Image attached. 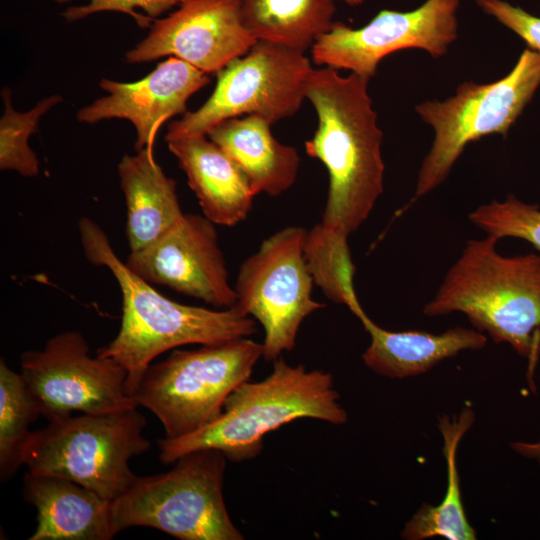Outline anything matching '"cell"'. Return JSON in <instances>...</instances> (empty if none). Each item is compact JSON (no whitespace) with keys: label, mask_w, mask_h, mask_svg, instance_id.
<instances>
[{"label":"cell","mask_w":540,"mask_h":540,"mask_svg":"<svg viewBox=\"0 0 540 540\" xmlns=\"http://www.w3.org/2000/svg\"><path fill=\"white\" fill-rule=\"evenodd\" d=\"M368 82L367 77L352 72L341 76L326 66L312 70L306 90L318 128L305 149L329 173L321 224L345 237L367 220L384 189L383 132Z\"/></svg>","instance_id":"cell-1"},{"label":"cell","mask_w":540,"mask_h":540,"mask_svg":"<svg viewBox=\"0 0 540 540\" xmlns=\"http://www.w3.org/2000/svg\"><path fill=\"white\" fill-rule=\"evenodd\" d=\"M78 228L87 260L107 267L122 293L120 330L96 355L114 359L127 371L125 385L130 396L162 353L186 344H213L257 332L255 319L236 306L210 310L166 298L119 259L93 220L82 217Z\"/></svg>","instance_id":"cell-2"},{"label":"cell","mask_w":540,"mask_h":540,"mask_svg":"<svg viewBox=\"0 0 540 540\" xmlns=\"http://www.w3.org/2000/svg\"><path fill=\"white\" fill-rule=\"evenodd\" d=\"M299 418L342 425L348 415L331 373L292 366L279 357L265 379L239 385L215 421L183 437L159 439V457L173 464L188 452L211 448L232 462L247 461L260 454L267 433Z\"/></svg>","instance_id":"cell-3"},{"label":"cell","mask_w":540,"mask_h":540,"mask_svg":"<svg viewBox=\"0 0 540 540\" xmlns=\"http://www.w3.org/2000/svg\"><path fill=\"white\" fill-rule=\"evenodd\" d=\"M497 241L468 240L423 312L464 313L477 330L527 358L531 378L540 351V256H502Z\"/></svg>","instance_id":"cell-4"},{"label":"cell","mask_w":540,"mask_h":540,"mask_svg":"<svg viewBox=\"0 0 540 540\" xmlns=\"http://www.w3.org/2000/svg\"><path fill=\"white\" fill-rule=\"evenodd\" d=\"M225 455L198 449L178 458L165 473L137 476L111 502L115 535L150 527L180 540H243L223 498Z\"/></svg>","instance_id":"cell-5"},{"label":"cell","mask_w":540,"mask_h":540,"mask_svg":"<svg viewBox=\"0 0 540 540\" xmlns=\"http://www.w3.org/2000/svg\"><path fill=\"white\" fill-rule=\"evenodd\" d=\"M136 408L67 416L32 431L23 465L37 475L74 481L113 501L134 482L129 461L147 452L144 416Z\"/></svg>","instance_id":"cell-6"},{"label":"cell","mask_w":540,"mask_h":540,"mask_svg":"<svg viewBox=\"0 0 540 540\" xmlns=\"http://www.w3.org/2000/svg\"><path fill=\"white\" fill-rule=\"evenodd\" d=\"M260 358L263 345L250 337L175 350L148 367L133 398L159 419L165 438L183 437L220 416Z\"/></svg>","instance_id":"cell-7"},{"label":"cell","mask_w":540,"mask_h":540,"mask_svg":"<svg viewBox=\"0 0 540 540\" xmlns=\"http://www.w3.org/2000/svg\"><path fill=\"white\" fill-rule=\"evenodd\" d=\"M540 86V51L526 48L515 66L492 83H461L454 96L418 104L415 112L435 133L419 169L416 197L448 177L467 144L499 134L506 137Z\"/></svg>","instance_id":"cell-8"},{"label":"cell","mask_w":540,"mask_h":540,"mask_svg":"<svg viewBox=\"0 0 540 540\" xmlns=\"http://www.w3.org/2000/svg\"><path fill=\"white\" fill-rule=\"evenodd\" d=\"M312 70L304 52L257 41L217 73L215 89L199 109L170 123L165 140L207 135L219 122L243 115L271 124L290 117L306 98Z\"/></svg>","instance_id":"cell-9"},{"label":"cell","mask_w":540,"mask_h":540,"mask_svg":"<svg viewBox=\"0 0 540 540\" xmlns=\"http://www.w3.org/2000/svg\"><path fill=\"white\" fill-rule=\"evenodd\" d=\"M307 231L288 226L275 232L241 264L237 275L235 306L262 325L266 361L291 351L304 319L325 307L312 298L314 281L304 256Z\"/></svg>","instance_id":"cell-10"},{"label":"cell","mask_w":540,"mask_h":540,"mask_svg":"<svg viewBox=\"0 0 540 540\" xmlns=\"http://www.w3.org/2000/svg\"><path fill=\"white\" fill-rule=\"evenodd\" d=\"M21 375L48 422L72 415L103 414L138 407L126 391L127 371L109 357H91L84 335L65 331L43 349L20 356Z\"/></svg>","instance_id":"cell-11"},{"label":"cell","mask_w":540,"mask_h":540,"mask_svg":"<svg viewBox=\"0 0 540 540\" xmlns=\"http://www.w3.org/2000/svg\"><path fill=\"white\" fill-rule=\"evenodd\" d=\"M459 5V0H426L411 11L383 9L358 29L334 22L311 47L312 59L370 79L384 57L400 50L421 49L442 57L458 36Z\"/></svg>","instance_id":"cell-12"},{"label":"cell","mask_w":540,"mask_h":540,"mask_svg":"<svg viewBox=\"0 0 540 540\" xmlns=\"http://www.w3.org/2000/svg\"><path fill=\"white\" fill-rule=\"evenodd\" d=\"M256 42L244 26L238 0H184L170 15L154 20L125 59L142 63L170 55L217 74Z\"/></svg>","instance_id":"cell-13"},{"label":"cell","mask_w":540,"mask_h":540,"mask_svg":"<svg viewBox=\"0 0 540 540\" xmlns=\"http://www.w3.org/2000/svg\"><path fill=\"white\" fill-rule=\"evenodd\" d=\"M126 265L148 283L167 286L215 307L236 305L215 224L204 215L184 213L160 240L131 252Z\"/></svg>","instance_id":"cell-14"},{"label":"cell","mask_w":540,"mask_h":540,"mask_svg":"<svg viewBox=\"0 0 540 540\" xmlns=\"http://www.w3.org/2000/svg\"><path fill=\"white\" fill-rule=\"evenodd\" d=\"M209 82L205 72L171 56L136 82L103 78L99 87L108 95L80 109L77 120L95 124L105 119H126L136 130V151H153L162 124L177 114H185L188 99Z\"/></svg>","instance_id":"cell-15"},{"label":"cell","mask_w":540,"mask_h":540,"mask_svg":"<svg viewBox=\"0 0 540 540\" xmlns=\"http://www.w3.org/2000/svg\"><path fill=\"white\" fill-rule=\"evenodd\" d=\"M23 497L37 512L29 540H110L111 502L68 479L27 472Z\"/></svg>","instance_id":"cell-16"},{"label":"cell","mask_w":540,"mask_h":540,"mask_svg":"<svg viewBox=\"0 0 540 540\" xmlns=\"http://www.w3.org/2000/svg\"><path fill=\"white\" fill-rule=\"evenodd\" d=\"M207 135L168 141L195 193L203 215L214 224L234 226L248 216L256 196L241 167Z\"/></svg>","instance_id":"cell-17"},{"label":"cell","mask_w":540,"mask_h":540,"mask_svg":"<svg viewBox=\"0 0 540 540\" xmlns=\"http://www.w3.org/2000/svg\"><path fill=\"white\" fill-rule=\"evenodd\" d=\"M127 207L126 235L131 252L145 249L182 219L176 182L156 162L153 151L126 154L118 165Z\"/></svg>","instance_id":"cell-18"},{"label":"cell","mask_w":540,"mask_h":540,"mask_svg":"<svg viewBox=\"0 0 540 540\" xmlns=\"http://www.w3.org/2000/svg\"><path fill=\"white\" fill-rule=\"evenodd\" d=\"M371 337L362 355L364 364L387 378H405L424 373L441 361L464 350H479L487 338L479 330L460 326L441 334L422 331H388L366 313L358 318Z\"/></svg>","instance_id":"cell-19"},{"label":"cell","mask_w":540,"mask_h":540,"mask_svg":"<svg viewBox=\"0 0 540 540\" xmlns=\"http://www.w3.org/2000/svg\"><path fill=\"white\" fill-rule=\"evenodd\" d=\"M271 125L260 116L246 115L223 120L207 133L241 167L255 195L284 193L299 170L297 150L274 138Z\"/></svg>","instance_id":"cell-20"},{"label":"cell","mask_w":540,"mask_h":540,"mask_svg":"<svg viewBox=\"0 0 540 540\" xmlns=\"http://www.w3.org/2000/svg\"><path fill=\"white\" fill-rule=\"evenodd\" d=\"M244 26L257 41L301 52L332 27L333 0H238Z\"/></svg>","instance_id":"cell-21"},{"label":"cell","mask_w":540,"mask_h":540,"mask_svg":"<svg viewBox=\"0 0 540 540\" xmlns=\"http://www.w3.org/2000/svg\"><path fill=\"white\" fill-rule=\"evenodd\" d=\"M474 420V412L469 407H465L459 415L452 418L446 415L438 418V428L443 437V452L448 471L445 497L437 506L422 504L405 524L401 533L402 538L423 540L439 536L449 540L476 539L475 530L469 524L464 511L456 463L458 445Z\"/></svg>","instance_id":"cell-22"},{"label":"cell","mask_w":540,"mask_h":540,"mask_svg":"<svg viewBox=\"0 0 540 540\" xmlns=\"http://www.w3.org/2000/svg\"><path fill=\"white\" fill-rule=\"evenodd\" d=\"M304 256L314 283L329 300L347 306L357 318L365 313L353 285L355 266L348 237L316 224L307 231Z\"/></svg>","instance_id":"cell-23"},{"label":"cell","mask_w":540,"mask_h":540,"mask_svg":"<svg viewBox=\"0 0 540 540\" xmlns=\"http://www.w3.org/2000/svg\"><path fill=\"white\" fill-rule=\"evenodd\" d=\"M41 416L21 375L0 360V480L11 478L23 465L22 454L32 433L30 425Z\"/></svg>","instance_id":"cell-24"},{"label":"cell","mask_w":540,"mask_h":540,"mask_svg":"<svg viewBox=\"0 0 540 540\" xmlns=\"http://www.w3.org/2000/svg\"><path fill=\"white\" fill-rule=\"evenodd\" d=\"M4 113L0 119V169L16 171L24 177L39 173V160L28 144L29 137L37 131L39 121L63 98L52 95L40 100L27 112H17L12 105V92L2 89Z\"/></svg>","instance_id":"cell-25"},{"label":"cell","mask_w":540,"mask_h":540,"mask_svg":"<svg viewBox=\"0 0 540 540\" xmlns=\"http://www.w3.org/2000/svg\"><path fill=\"white\" fill-rule=\"evenodd\" d=\"M475 226L497 240L506 237L528 241L540 251V210L538 205L523 203L510 195L503 201L493 200L469 214Z\"/></svg>","instance_id":"cell-26"},{"label":"cell","mask_w":540,"mask_h":540,"mask_svg":"<svg viewBox=\"0 0 540 540\" xmlns=\"http://www.w3.org/2000/svg\"><path fill=\"white\" fill-rule=\"evenodd\" d=\"M65 3L72 0H54ZM184 0H88L83 6L67 8L62 16L68 22L85 18L97 12L116 11L126 13L134 18L141 28L150 27L154 17L179 6Z\"/></svg>","instance_id":"cell-27"},{"label":"cell","mask_w":540,"mask_h":540,"mask_svg":"<svg viewBox=\"0 0 540 540\" xmlns=\"http://www.w3.org/2000/svg\"><path fill=\"white\" fill-rule=\"evenodd\" d=\"M487 15L513 31L528 48L540 51V17L504 0H473Z\"/></svg>","instance_id":"cell-28"},{"label":"cell","mask_w":540,"mask_h":540,"mask_svg":"<svg viewBox=\"0 0 540 540\" xmlns=\"http://www.w3.org/2000/svg\"><path fill=\"white\" fill-rule=\"evenodd\" d=\"M510 445L521 456L537 460L540 464V439L536 442L515 441Z\"/></svg>","instance_id":"cell-29"},{"label":"cell","mask_w":540,"mask_h":540,"mask_svg":"<svg viewBox=\"0 0 540 540\" xmlns=\"http://www.w3.org/2000/svg\"><path fill=\"white\" fill-rule=\"evenodd\" d=\"M333 1H335V0H333ZM342 1H344L348 5L357 6V5L362 4L365 0H342Z\"/></svg>","instance_id":"cell-30"}]
</instances>
